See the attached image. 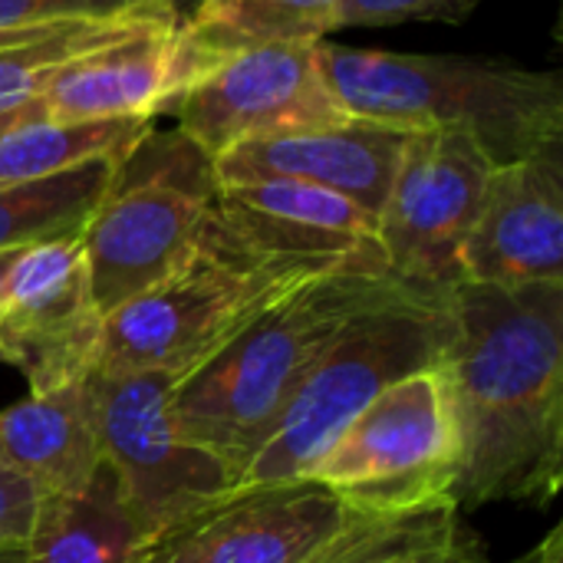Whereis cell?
Here are the masks:
<instances>
[{
  "mask_svg": "<svg viewBox=\"0 0 563 563\" xmlns=\"http://www.w3.org/2000/svg\"><path fill=\"white\" fill-rule=\"evenodd\" d=\"M442 356L459 459L449 498L548 508L563 478V284L449 290Z\"/></svg>",
  "mask_w": 563,
  "mask_h": 563,
  "instance_id": "obj_1",
  "label": "cell"
},
{
  "mask_svg": "<svg viewBox=\"0 0 563 563\" xmlns=\"http://www.w3.org/2000/svg\"><path fill=\"white\" fill-rule=\"evenodd\" d=\"M402 284L386 267H340L277 294L205 366L175 383L172 416L181 435L211 452L241 485L320 353L353 317Z\"/></svg>",
  "mask_w": 563,
  "mask_h": 563,
  "instance_id": "obj_2",
  "label": "cell"
},
{
  "mask_svg": "<svg viewBox=\"0 0 563 563\" xmlns=\"http://www.w3.org/2000/svg\"><path fill=\"white\" fill-rule=\"evenodd\" d=\"M346 115L409 132H465L495 165L563 148V82L488 56L317 43Z\"/></svg>",
  "mask_w": 563,
  "mask_h": 563,
  "instance_id": "obj_3",
  "label": "cell"
},
{
  "mask_svg": "<svg viewBox=\"0 0 563 563\" xmlns=\"http://www.w3.org/2000/svg\"><path fill=\"white\" fill-rule=\"evenodd\" d=\"M449 290L402 284L393 297L353 317L310 366L241 485L303 478L386 386L439 366L452 336Z\"/></svg>",
  "mask_w": 563,
  "mask_h": 563,
  "instance_id": "obj_4",
  "label": "cell"
},
{
  "mask_svg": "<svg viewBox=\"0 0 563 563\" xmlns=\"http://www.w3.org/2000/svg\"><path fill=\"white\" fill-rule=\"evenodd\" d=\"M214 188L211 158L178 129H148L122 155L79 234L92 303L102 317L195 257Z\"/></svg>",
  "mask_w": 563,
  "mask_h": 563,
  "instance_id": "obj_5",
  "label": "cell"
},
{
  "mask_svg": "<svg viewBox=\"0 0 563 563\" xmlns=\"http://www.w3.org/2000/svg\"><path fill=\"white\" fill-rule=\"evenodd\" d=\"M294 284L300 280L257 267L201 228L181 271L102 317L92 373H162L181 383Z\"/></svg>",
  "mask_w": 563,
  "mask_h": 563,
  "instance_id": "obj_6",
  "label": "cell"
},
{
  "mask_svg": "<svg viewBox=\"0 0 563 563\" xmlns=\"http://www.w3.org/2000/svg\"><path fill=\"white\" fill-rule=\"evenodd\" d=\"M459 432L445 369L429 366L386 386L303 475L346 501L406 508L449 498Z\"/></svg>",
  "mask_w": 563,
  "mask_h": 563,
  "instance_id": "obj_7",
  "label": "cell"
},
{
  "mask_svg": "<svg viewBox=\"0 0 563 563\" xmlns=\"http://www.w3.org/2000/svg\"><path fill=\"white\" fill-rule=\"evenodd\" d=\"M102 465L145 538L238 488L234 475L188 442L172 416L175 379L162 373H92L86 379Z\"/></svg>",
  "mask_w": 563,
  "mask_h": 563,
  "instance_id": "obj_8",
  "label": "cell"
},
{
  "mask_svg": "<svg viewBox=\"0 0 563 563\" xmlns=\"http://www.w3.org/2000/svg\"><path fill=\"white\" fill-rule=\"evenodd\" d=\"M205 231L287 280L340 267H386L376 241V214L303 181L218 185Z\"/></svg>",
  "mask_w": 563,
  "mask_h": 563,
  "instance_id": "obj_9",
  "label": "cell"
},
{
  "mask_svg": "<svg viewBox=\"0 0 563 563\" xmlns=\"http://www.w3.org/2000/svg\"><path fill=\"white\" fill-rule=\"evenodd\" d=\"M495 162L465 132H412L389 198L376 218L386 267L416 287L449 290L462 280V247Z\"/></svg>",
  "mask_w": 563,
  "mask_h": 563,
  "instance_id": "obj_10",
  "label": "cell"
},
{
  "mask_svg": "<svg viewBox=\"0 0 563 563\" xmlns=\"http://www.w3.org/2000/svg\"><path fill=\"white\" fill-rule=\"evenodd\" d=\"M360 508L313 478L238 485L148 538L142 563H317Z\"/></svg>",
  "mask_w": 563,
  "mask_h": 563,
  "instance_id": "obj_11",
  "label": "cell"
},
{
  "mask_svg": "<svg viewBox=\"0 0 563 563\" xmlns=\"http://www.w3.org/2000/svg\"><path fill=\"white\" fill-rule=\"evenodd\" d=\"M317 43H274L224 59L172 102L178 132L214 162L251 139L346 119Z\"/></svg>",
  "mask_w": 563,
  "mask_h": 563,
  "instance_id": "obj_12",
  "label": "cell"
},
{
  "mask_svg": "<svg viewBox=\"0 0 563 563\" xmlns=\"http://www.w3.org/2000/svg\"><path fill=\"white\" fill-rule=\"evenodd\" d=\"M102 343V313L92 303L79 238L20 251L0 297V363H10L46 396L86 383Z\"/></svg>",
  "mask_w": 563,
  "mask_h": 563,
  "instance_id": "obj_13",
  "label": "cell"
},
{
  "mask_svg": "<svg viewBox=\"0 0 563 563\" xmlns=\"http://www.w3.org/2000/svg\"><path fill=\"white\" fill-rule=\"evenodd\" d=\"M459 267L492 287L563 284V148L492 168Z\"/></svg>",
  "mask_w": 563,
  "mask_h": 563,
  "instance_id": "obj_14",
  "label": "cell"
},
{
  "mask_svg": "<svg viewBox=\"0 0 563 563\" xmlns=\"http://www.w3.org/2000/svg\"><path fill=\"white\" fill-rule=\"evenodd\" d=\"M409 135V129L346 115L340 122L241 142L211 165L218 185L303 181L343 195L379 218Z\"/></svg>",
  "mask_w": 563,
  "mask_h": 563,
  "instance_id": "obj_15",
  "label": "cell"
},
{
  "mask_svg": "<svg viewBox=\"0 0 563 563\" xmlns=\"http://www.w3.org/2000/svg\"><path fill=\"white\" fill-rule=\"evenodd\" d=\"M181 10L122 40L66 59L40 89L49 122L155 119L175 99V30Z\"/></svg>",
  "mask_w": 563,
  "mask_h": 563,
  "instance_id": "obj_16",
  "label": "cell"
},
{
  "mask_svg": "<svg viewBox=\"0 0 563 563\" xmlns=\"http://www.w3.org/2000/svg\"><path fill=\"white\" fill-rule=\"evenodd\" d=\"M89 386L76 383L46 396H26L0 412V468L30 482L40 495H76L99 472Z\"/></svg>",
  "mask_w": 563,
  "mask_h": 563,
  "instance_id": "obj_17",
  "label": "cell"
},
{
  "mask_svg": "<svg viewBox=\"0 0 563 563\" xmlns=\"http://www.w3.org/2000/svg\"><path fill=\"white\" fill-rule=\"evenodd\" d=\"M185 3V0H181ZM175 30V99L224 59L297 40H327L340 0H188ZM172 99V102H175ZM172 109V106H168Z\"/></svg>",
  "mask_w": 563,
  "mask_h": 563,
  "instance_id": "obj_18",
  "label": "cell"
},
{
  "mask_svg": "<svg viewBox=\"0 0 563 563\" xmlns=\"http://www.w3.org/2000/svg\"><path fill=\"white\" fill-rule=\"evenodd\" d=\"M145 534L112 472L99 465L76 495H43L26 534V563H142Z\"/></svg>",
  "mask_w": 563,
  "mask_h": 563,
  "instance_id": "obj_19",
  "label": "cell"
},
{
  "mask_svg": "<svg viewBox=\"0 0 563 563\" xmlns=\"http://www.w3.org/2000/svg\"><path fill=\"white\" fill-rule=\"evenodd\" d=\"M125 152H109L49 178L0 188V251L79 238Z\"/></svg>",
  "mask_w": 563,
  "mask_h": 563,
  "instance_id": "obj_20",
  "label": "cell"
},
{
  "mask_svg": "<svg viewBox=\"0 0 563 563\" xmlns=\"http://www.w3.org/2000/svg\"><path fill=\"white\" fill-rule=\"evenodd\" d=\"M152 119H106V122H49L40 112L0 132V188L49 178L109 152H129Z\"/></svg>",
  "mask_w": 563,
  "mask_h": 563,
  "instance_id": "obj_21",
  "label": "cell"
},
{
  "mask_svg": "<svg viewBox=\"0 0 563 563\" xmlns=\"http://www.w3.org/2000/svg\"><path fill=\"white\" fill-rule=\"evenodd\" d=\"M482 0H340L336 30L343 26H399L416 20L462 23Z\"/></svg>",
  "mask_w": 563,
  "mask_h": 563,
  "instance_id": "obj_22",
  "label": "cell"
},
{
  "mask_svg": "<svg viewBox=\"0 0 563 563\" xmlns=\"http://www.w3.org/2000/svg\"><path fill=\"white\" fill-rule=\"evenodd\" d=\"M155 3H181V0H0V30L119 16Z\"/></svg>",
  "mask_w": 563,
  "mask_h": 563,
  "instance_id": "obj_23",
  "label": "cell"
},
{
  "mask_svg": "<svg viewBox=\"0 0 563 563\" xmlns=\"http://www.w3.org/2000/svg\"><path fill=\"white\" fill-rule=\"evenodd\" d=\"M40 498L43 495L30 482L0 468V548H23L26 544Z\"/></svg>",
  "mask_w": 563,
  "mask_h": 563,
  "instance_id": "obj_24",
  "label": "cell"
},
{
  "mask_svg": "<svg viewBox=\"0 0 563 563\" xmlns=\"http://www.w3.org/2000/svg\"><path fill=\"white\" fill-rule=\"evenodd\" d=\"M36 112H40L36 99H33V102H26V106H16V109L0 112V132H3V129H10V125H13V122H20V119H26V115H36Z\"/></svg>",
  "mask_w": 563,
  "mask_h": 563,
  "instance_id": "obj_25",
  "label": "cell"
},
{
  "mask_svg": "<svg viewBox=\"0 0 563 563\" xmlns=\"http://www.w3.org/2000/svg\"><path fill=\"white\" fill-rule=\"evenodd\" d=\"M26 251V247H23ZM20 257V251H0V297H3V287H7V274L13 267V261Z\"/></svg>",
  "mask_w": 563,
  "mask_h": 563,
  "instance_id": "obj_26",
  "label": "cell"
},
{
  "mask_svg": "<svg viewBox=\"0 0 563 563\" xmlns=\"http://www.w3.org/2000/svg\"><path fill=\"white\" fill-rule=\"evenodd\" d=\"M0 563H26L23 548H0Z\"/></svg>",
  "mask_w": 563,
  "mask_h": 563,
  "instance_id": "obj_27",
  "label": "cell"
}]
</instances>
